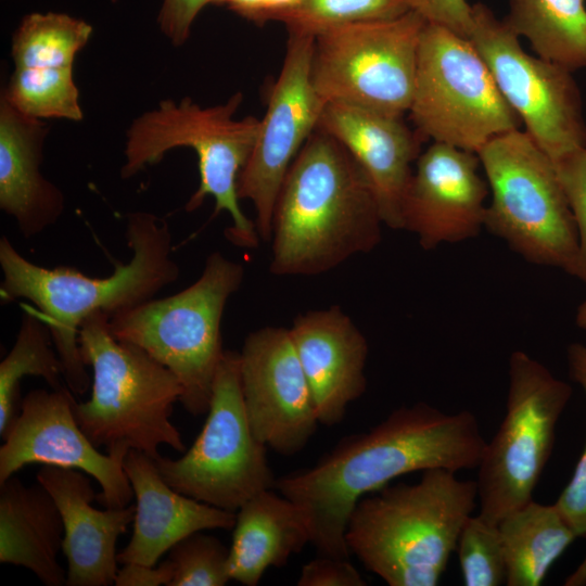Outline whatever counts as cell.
Segmentation results:
<instances>
[{"instance_id":"6da1fadb","label":"cell","mask_w":586,"mask_h":586,"mask_svg":"<svg viewBox=\"0 0 586 586\" xmlns=\"http://www.w3.org/2000/svg\"><path fill=\"white\" fill-rule=\"evenodd\" d=\"M485 446L471 411L450 415L417 403L344 437L315 466L276 479L273 487L303 510L319 555L349 559L345 533L360 498L410 472L477 469Z\"/></svg>"},{"instance_id":"7a4b0ae2","label":"cell","mask_w":586,"mask_h":586,"mask_svg":"<svg viewBox=\"0 0 586 586\" xmlns=\"http://www.w3.org/2000/svg\"><path fill=\"white\" fill-rule=\"evenodd\" d=\"M127 264H117L109 277H89L75 268H46L26 259L7 235L0 239L2 303L31 302L47 323L63 368L67 387L84 394L91 378L81 358L78 333L82 321L101 311L110 317L137 306L175 282L180 275L171 257L168 222L148 212L127 216Z\"/></svg>"},{"instance_id":"3957f363","label":"cell","mask_w":586,"mask_h":586,"mask_svg":"<svg viewBox=\"0 0 586 586\" xmlns=\"http://www.w3.org/2000/svg\"><path fill=\"white\" fill-rule=\"evenodd\" d=\"M382 225L358 164L316 128L289 168L275 206L269 269L276 276L327 272L372 251Z\"/></svg>"},{"instance_id":"277c9868","label":"cell","mask_w":586,"mask_h":586,"mask_svg":"<svg viewBox=\"0 0 586 586\" xmlns=\"http://www.w3.org/2000/svg\"><path fill=\"white\" fill-rule=\"evenodd\" d=\"M476 498L475 481L441 468L423 471L417 483L387 484L357 501L348 549L390 586H435Z\"/></svg>"},{"instance_id":"5b68a950","label":"cell","mask_w":586,"mask_h":586,"mask_svg":"<svg viewBox=\"0 0 586 586\" xmlns=\"http://www.w3.org/2000/svg\"><path fill=\"white\" fill-rule=\"evenodd\" d=\"M81 358L92 369L91 396L74 402L77 423L95 446L107 451L136 449L152 459L158 447L186 446L170 417L182 386L164 365L137 345L117 340L110 316L94 313L79 327Z\"/></svg>"},{"instance_id":"8992f818","label":"cell","mask_w":586,"mask_h":586,"mask_svg":"<svg viewBox=\"0 0 586 586\" xmlns=\"http://www.w3.org/2000/svg\"><path fill=\"white\" fill-rule=\"evenodd\" d=\"M242 101L240 91L224 104L205 107L189 98L161 101L136 117L128 128L120 175L128 179L175 148L192 149L198 156L200 183L186 203V211H196L207 196L214 198V215L225 211L232 219L226 230L228 240L254 249L260 238L255 222L240 207L238 178L255 146L260 119H235Z\"/></svg>"},{"instance_id":"52a82bcc","label":"cell","mask_w":586,"mask_h":586,"mask_svg":"<svg viewBox=\"0 0 586 586\" xmlns=\"http://www.w3.org/2000/svg\"><path fill=\"white\" fill-rule=\"evenodd\" d=\"M243 278L241 264L214 252L190 286L110 317V329L117 340L144 349L177 377L182 386L180 403L193 416L208 411L215 374L225 352L222 314Z\"/></svg>"},{"instance_id":"ba28073f","label":"cell","mask_w":586,"mask_h":586,"mask_svg":"<svg viewBox=\"0 0 586 586\" xmlns=\"http://www.w3.org/2000/svg\"><path fill=\"white\" fill-rule=\"evenodd\" d=\"M476 154L491 191L484 227L526 260L577 277V228L552 160L520 128Z\"/></svg>"},{"instance_id":"9c48e42d","label":"cell","mask_w":586,"mask_h":586,"mask_svg":"<svg viewBox=\"0 0 586 586\" xmlns=\"http://www.w3.org/2000/svg\"><path fill=\"white\" fill-rule=\"evenodd\" d=\"M408 114L424 141L473 153L522 124L471 40L431 23L421 34Z\"/></svg>"},{"instance_id":"30bf717a","label":"cell","mask_w":586,"mask_h":586,"mask_svg":"<svg viewBox=\"0 0 586 586\" xmlns=\"http://www.w3.org/2000/svg\"><path fill=\"white\" fill-rule=\"evenodd\" d=\"M506 416L477 467L480 514L498 522L533 499L572 387L522 351L509 358Z\"/></svg>"},{"instance_id":"8fae6325","label":"cell","mask_w":586,"mask_h":586,"mask_svg":"<svg viewBox=\"0 0 586 586\" xmlns=\"http://www.w3.org/2000/svg\"><path fill=\"white\" fill-rule=\"evenodd\" d=\"M425 20L398 17L348 23L315 36L311 80L324 103H344L404 117L416 79Z\"/></svg>"},{"instance_id":"7c38bea8","label":"cell","mask_w":586,"mask_h":586,"mask_svg":"<svg viewBox=\"0 0 586 586\" xmlns=\"http://www.w3.org/2000/svg\"><path fill=\"white\" fill-rule=\"evenodd\" d=\"M155 466L175 491L237 512L250 498L273 487L266 446L254 435L244 408L240 353L225 351L218 365L206 421L193 445L177 459Z\"/></svg>"},{"instance_id":"4fadbf2b","label":"cell","mask_w":586,"mask_h":586,"mask_svg":"<svg viewBox=\"0 0 586 586\" xmlns=\"http://www.w3.org/2000/svg\"><path fill=\"white\" fill-rule=\"evenodd\" d=\"M472 20L469 39L532 140L552 161L586 146L583 100L573 72L527 53L520 37L485 4H472Z\"/></svg>"},{"instance_id":"5bb4252c","label":"cell","mask_w":586,"mask_h":586,"mask_svg":"<svg viewBox=\"0 0 586 586\" xmlns=\"http://www.w3.org/2000/svg\"><path fill=\"white\" fill-rule=\"evenodd\" d=\"M314 40L310 35L289 34L255 146L238 178L239 198L252 202L264 242L271 240L273 211L289 168L316 130L326 104L311 80Z\"/></svg>"},{"instance_id":"9a60e30c","label":"cell","mask_w":586,"mask_h":586,"mask_svg":"<svg viewBox=\"0 0 586 586\" xmlns=\"http://www.w3.org/2000/svg\"><path fill=\"white\" fill-rule=\"evenodd\" d=\"M72 393L64 386L26 394L20 412L2 435L0 483L34 463L75 469L99 483L102 491L95 499L105 508L127 507L133 497L124 470L129 450L100 453L77 423Z\"/></svg>"},{"instance_id":"2e32d148","label":"cell","mask_w":586,"mask_h":586,"mask_svg":"<svg viewBox=\"0 0 586 586\" xmlns=\"http://www.w3.org/2000/svg\"><path fill=\"white\" fill-rule=\"evenodd\" d=\"M240 375L255 437L284 456L301 451L320 423L290 330L264 327L251 332L240 353Z\"/></svg>"},{"instance_id":"e0dca14e","label":"cell","mask_w":586,"mask_h":586,"mask_svg":"<svg viewBox=\"0 0 586 586\" xmlns=\"http://www.w3.org/2000/svg\"><path fill=\"white\" fill-rule=\"evenodd\" d=\"M476 153L445 143L419 155L402 203V229L424 250L479 234L484 227L488 184Z\"/></svg>"},{"instance_id":"ac0fdd59","label":"cell","mask_w":586,"mask_h":586,"mask_svg":"<svg viewBox=\"0 0 586 586\" xmlns=\"http://www.w3.org/2000/svg\"><path fill=\"white\" fill-rule=\"evenodd\" d=\"M317 129L337 140L358 164L384 225L402 229V203L424 140L403 117L344 103H326Z\"/></svg>"},{"instance_id":"d6986e66","label":"cell","mask_w":586,"mask_h":586,"mask_svg":"<svg viewBox=\"0 0 586 586\" xmlns=\"http://www.w3.org/2000/svg\"><path fill=\"white\" fill-rule=\"evenodd\" d=\"M320 424L332 426L366 391L368 343L339 306L298 315L289 328Z\"/></svg>"},{"instance_id":"ffe728a7","label":"cell","mask_w":586,"mask_h":586,"mask_svg":"<svg viewBox=\"0 0 586 586\" xmlns=\"http://www.w3.org/2000/svg\"><path fill=\"white\" fill-rule=\"evenodd\" d=\"M37 482L54 499L63 521L62 551L67 561V586H109L117 574L116 543L133 522L136 507L92 506L97 494L82 471L43 466Z\"/></svg>"},{"instance_id":"44dd1931","label":"cell","mask_w":586,"mask_h":586,"mask_svg":"<svg viewBox=\"0 0 586 586\" xmlns=\"http://www.w3.org/2000/svg\"><path fill=\"white\" fill-rule=\"evenodd\" d=\"M124 470L136 498V512L132 536L117 553L118 563L155 566L165 552L190 534L233 528L235 512L178 493L163 480L154 459L144 453L130 449Z\"/></svg>"},{"instance_id":"7402d4cb","label":"cell","mask_w":586,"mask_h":586,"mask_svg":"<svg viewBox=\"0 0 586 586\" xmlns=\"http://www.w3.org/2000/svg\"><path fill=\"white\" fill-rule=\"evenodd\" d=\"M48 127L42 119L0 100V208L20 233L35 237L56 224L65 209L62 191L40 170Z\"/></svg>"},{"instance_id":"603a6c76","label":"cell","mask_w":586,"mask_h":586,"mask_svg":"<svg viewBox=\"0 0 586 586\" xmlns=\"http://www.w3.org/2000/svg\"><path fill=\"white\" fill-rule=\"evenodd\" d=\"M64 535L60 510L41 485L12 475L0 483V562L30 570L47 586L66 585L58 561Z\"/></svg>"},{"instance_id":"cb8c5ba5","label":"cell","mask_w":586,"mask_h":586,"mask_svg":"<svg viewBox=\"0 0 586 586\" xmlns=\"http://www.w3.org/2000/svg\"><path fill=\"white\" fill-rule=\"evenodd\" d=\"M228 570L231 579L256 586L270 566H282L310 543L303 510L292 500L265 489L235 513Z\"/></svg>"},{"instance_id":"d4e9b609","label":"cell","mask_w":586,"mask_h":586,"mask_svg":"<svg viewBox=\"0 0 586 586\" xmlns=\"http://www.w3.org/2000/svg\"><path fill=\"white\" fill-rule=\"evenodd\" d=\"M508 586H538L577 538L555 504L530 500L498 522Z\"/></svg>"},{"instance_id":"484cf974","label":"cell","mask_w":586,"mask_h":586,"mask_svg":"<svg viewBox=\"0 0 586 586\" xmlns=\"http://www.w3.org/2000/svg\"><path fill=\"white\" fill-rule=\"evenodd\" d=\"M504 20L536 55L572 72L586 67L585 0H509Z\"/></svg>"},{"instance_id":"4316f807","label":"cell","mask_w":586,"mask_h":586,"mask_svg":"<svg viewBox=\"0 0 586 586\" xmlns=\"http://www.w3.org/2000/svg\"><path fill=\"white\" fill-rule=\"evenodd\" d=\"M26 375L42 378L51 388L63 386V368L50 330L40 313L24 306L16 340L0 362V434L17 416L20 381Z\"/></svg>"},{"instance_id":"83f0119b","label":"cell","mask_w":586,"mask_h":586,"mask_svg":"<svg viewBox=\"0 0 586 586\" xmlns=\"http://www.w3.org/2000/svg\"><path fill=\"white\" fill-rule=\"evenodd\" d=\"M92 26L64 13H30L12 37L14 67L73 68L88 43Z\"/></svg>"},{"instance_id":"f1b7e54d","label":"cell","mask_w":586,"mask_h":586,"mask_svg":"<svg viewBox=\"0 0 586 586\" xmlns=\"http://www.w3.org/2000/svg\"><path fill=\"white\" fill-rule=\"evenodd\" d=\"M73 68L14 67L2 95L18 112L38 119L84 118Z\"/></svg>"},{"instance_id":"f546056e","label":"cell","mask_w":586,"mask_h":586,"mask_svg":"<svg viewBox=\"0 0 586 586\" xmlns=\"http://www.w3.org/2000/svg\"><path fill=\"white\" fill-rule=\"evenodd\" d=\"M411 11L407 0H303L277 18L289 34L316 36L329 28L361 21L398 17Z\"/></svg>"},{"instance_id":"4dcf8cb0","label":"cell","mask_w":586,"mask_h":586,"mask_svg":"<svg viewBox=\"0 0 586 586\" xmlns=\"http://www.w3.org/2000/svg\"><path fill=\"white\" fill-rule=\"evenodd\" d=\"M466 586L507 583V563L498 524L471 514L462 525L455 550Z\"/></svg>"},{"instance_id":"1f68e13d","label":"cell","mask_w":586,"mask_h":586,"mask_svg":"<svg viewBox=\"0 0 586 586\" xmlns=\"http://www.w3.org/2000/svg\"><path fill=\"white\" fill-rule=\"evenodd\" d=\"M174 569L169 586H224L229 582V548L200 532L175 544L167 558Z\"/></svg>"},{"instance_id":"d6a6232c","label":"cell","mask_w":586,"mask_h":586,"mask_svg":"<svg viewBox=\"0 0 586 586\" xmlns=\"http://www.w3.org/2000/svg\"><path fill=\"white\" fill-rule=\"evenodd\" d=\"M578 233L577 277L586 283V146L552 161Z\"/></svg>"},{"instance_id":"836d02e7","label":"cell","mask_w":586,"mask_h":586,"mask_svg":"<svg viewBox=\"0 0 586 586\" xmlns=\"http://www.w3.org/2000/svg\"><path fill=\"white\" fill-rule=\"evenodd\" d=\"M297 585L365 586L367 583L348 559L319 555L303 565Z\"/></svg>"},{"instance_id":"e575fe53","label":"cell","mask_w":586,"mask_h":586,"mask_svg":"<svg viewBox=\"0 0 586 586\" xmlns=\"http://www.w3.org/2000/svg\"><path fill=\"white\" fill-rule=\"evenodd\" d=\"M411 11L426 23L443 26L469 39L472 27V5L467 0H407Z\"/></svg>"},{"instance_id":"d590c367","label":"cell","mask_w":586,"mask_h":586,"mask_svg":"<svg viewBox=\"0 0 586 586\" xmlns=\"http://www.w3.org/2000/svg\"><path fill=\"white\" fill-rule=\"evenodd\" d=\"M555 506L577 538H586V443Z\"/></svg>"},{"instance_id":"8d00e7d4","label":"cell","mask_w":586,"mask_h":586,"mask_svg":"<svg viewBox=\"0 0 586 586\" xmlns=\"http://www.w3.org/2000/svg\"><path fill=\"white\" fill-rule=\"evenodd\" d=\"M215 0H163L157 23L161 31L176 47L190 36L192 24L207 4Z\"/></svg>"},{"instance_id":"74e56055","label":"cell","mask_w":586,"mask_h":586,"mask_svg":"<svg viewBox=\"0 0 586 586\" xmlns=\"http://www.w3.org/2000/svg\"><path fill=\"white\" fill-rule=\"evenodd\" d=\"M174 576V569L168 559L155 566L140 563H125L118 569L116 586H169Z\"/></svg>"},{"instance_id":"f35d334b","label":"cell","mask_w":586,"mask_h":586,"mask_svg":"<svg viewBox=\"0 0 586 586\" xmlns=\"http://www.w3.org/2000/svg\"><path fill=\"white\" fill-rule=\"evenodd\" d=\"M213 4L226 5L246 20L263 23L268 0H215Z\"/></svg>"},{"instance_id":"ab89813d","label":"cell","mask_w":586,"mask_h":586,"mask_svg":"<svg viewBox=\"0 0 586 586\" xmlns=\"http://www.w3.org/2000/svg\"><path fill=\"white\" fill-rule=\"evenodd\" d=\"M303 0H268V8L264 22L277 21V18L291 12L302 4Z\"/></svg>"},{"instance_id":"60d3db41","label":"cell","mask_w":586,"mask_h":586,"mask_svg":"<svg viewBox=\"0 0 586 586\" xmlns=\"http://www.w3.org/2000/svg\"><path fill=\"white\" fill-rule=\"evenodd\" d=\"M565 586L586 585V555L577 568L565 578Z\"/></svg>"},{"instance_id":"b9f144b4","label":"cell","mask_w":586,"mask_h":586,"mask_svg":"<svg viewBox=\"0 0 586 586\" xmlns=\"http://www.w3.org/2000/svg\"><path fill=\"white\" fill-rule=\"evenodd\" d=\"M575 319L577 327L586 332V300L579 305Z\"/></svg>"}]
</instances>
